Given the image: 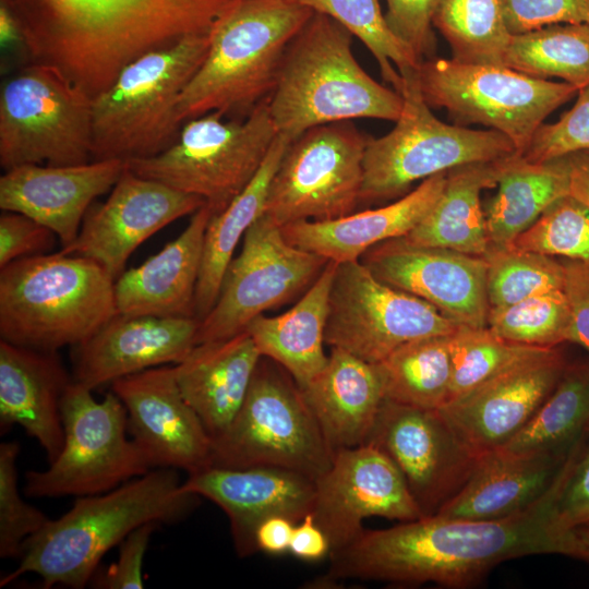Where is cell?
<instances>
[{"mask_svg":"<svg viewBox=\"0 0 589 589\" xmlns=\"http://www.w3.org/2000/svg\"><path fill=\"white\" fill-rule=\"evenodd\" d=\"M551 489L528 510L502 519L423 516L397 526L365 530L329 554L327 579L383 581L397 587L434 582L464 589L508 560L558 554L589 562L576 533L563 534L550 521Z\"/></svg>","mask_w":589,"mask_h":589,"instance_id":"cell-1","label":"cell"},{"mask_svg":"<svg viewBox=\"0 0 589 589\" xmlns=\"http://www.w3.org/2000/svg\"><path fill=\"white\" fill-rule=\"evenodd\" d=\"M236 0H11L31 63L92 97L142 55L208 34Z\"/></svg>","mask_w":589,"mask_h":589,"instance_id":"cell-2","label":"cell"},{"mask_svg":"<svg viewBox=\"0 0 589 589\" xmlns=\"http://www.w3.org/2000/svg\"><path fill=\"white\" fill-rule=\"evenodd\" d=\"M182 483L177 469L155 468L108 492L76 497L65 514L24 542L17 568L0 586L34 573L46 589L86 587L104 555L133 530L178 522L197 506L200 496Z\"/></svg>","mask_w":589,"mask_h":589,"instance_id":"cell-3","label":"cell"},{"mask_svg":"<svg viewBox=\"0 0 589 589\" xmlns=\"http://www.w3.org/2000/svg\"><path fill=\"white\" fill-rule=\"evenodd\" d=\"M353 35L314 12L290 43L268 108L290 142L311 128L360 118L396 121L404 98L372 79L352 53Z\"/></svg>","mask_w":589,"mask_h":589,"instance_id":"cell-4","label":"cell"},{"mask_svg":"<svg viewBox=\"0 0 589 589\" xmlns=\"http://www.w3.org/2000/svg\"><path fill=\"white\" fill-rule=\"evenodd\" d=\"M313 13L292 0H236L213 25L205 59L179 96L180 122L212 111L247 116L267 99Z\"/></svg>","mask_w":589,"mask_h":589,"instance_id":"cell-5","label":"cell"},{"mask_svg":"<svg viewBox=\"0 0 589 589\" xmlns=\"http://www.w3.org/2000/svg\"><path fill=\"white\" fill-rule=\"evenodd\" d=\"M115 281L61 251L15 260L0 268V337L41 351L77 346L118 314Z\"/></svg>","mask_w":589,"mask_h":589,"instance_id":"cell-6","label":"cell"},{"mask_svg":"<svg viewBox=\"0 0 589 589\" xmlns=\"http://www.w3.org/2000/svg\"><path fill=\"white\" fill-rule=\"evenodd\" d=\"M209 33L187 36L127 64L92 100V160L156 156L177 140L180 94L205 59Z\"/></svg>","mask_w":589,"mask_h":589,"instance_id":"cell-7","label":"cell"},{"mask_svg":"<svg viewBox=\"0 0 589 589\" xmlns=\"http://www.w3.org/2000/svg\"><path fill=\"white\" fill-rule=\"evenodd\" d=\"M334 452L293 377L262 357L227 430L213 440L211 466L277 467L320 478Z\"/></svg>","mask_w":589,"mask_h":589,"instance_id":"cell-8","label":"cell"},{"mask_svg":"<svg viewBox=\"0 0 589 589\" xmlns=\"http://www.w3.org/2000/svg\"><path fill=\"white\" fill-rule=\"evenodd\" d=\"M267 99L242 120H224L219 111L187 120L167 149L127 165L141 177L202 197L217 215L254 178L278 135Z\"/></svg>","mask_w":589,"mask_h":589,"instance_id":"cell-9","label":"cell"},{"mask_svg":"<svg viewBox=\"0 0 589 589\" xmlns=\"http://www.w3.org/2000/svg\"><path fill=\"white\" fill-rule=\"evenodd\" d=\"M402 79L404 106L394 129L366 143L360 204L401 197L413 182L459 166L520 154L498 131L438 120L420 93L417 73Z\"/></svg>","mask_w":589,"mask_h":589,"instance_id":"cell-10","label":"cell"},{"mask_svg":"<svg viewBox=\"0 0 589 589\" xmlns=\"http://www.w3.org/2000/svg\"><path fill=\"white\" fill-rule=\"evenodd\" d=\"M62 420V449L47 469L26 472L27 496L100 494L153 469L128 436L127 411L112 390L98 401L92 389L73 380L63 397Z\"/></svg>","mask_w":589,"mask_h":589,"instance_id":"cell-11","label":"cell"},{"mask_svg":"<svg viewBox=\"0 0 589 589\" xmlns=\"http://www.w3.org/2000/svg\"><path fill=\"white\" fill-rule=\"evenodd\" d=\"M93 97L57 69L31 63L0 89V165L69 166L92 160Z\"/></svg>","mask_w":589,"mask_h":589,"instance_id":"cell-12","label":"cell"},{"mask_svg":"<svg viewBox=\"0 0 589 589\" xmlns=\"http://www.w3.org/2000/svg\"><path fill=\"white\" fill-rule=\"evenodd\" d=\"M430 107L444 108L458 125L479 123L506 135L522 154L537 129L578 88L532 77L507 67L430 58L417 71Z\"/></svg>","mask_w":589,"mask_h":589,"instance_id":"cell-13","label":"cell"},{"mask_svg":"<svg viewBox=\"0 0 589 589\" xmlns=\"http://www.w3.org/2000/svg\"><path fill=\"white\" fill-rule=\"evenodd\" d=\"M369 137L351 121L302 133L289 144L273 176L263 215L281 227L354 213L360 205Z\"/></svg>","mask_w":589,"mask_h":589,"instance_id":"cell-14","label":"cell"},{"mask_svg":"<svg viewBox=\"0 0 589 589\" xmlns=\"http://www.w3.org/2000/svg\"><path fill=\"white\" fill-rule=\"evenodd\" d=\"M459 326L426 301L384 284L359 260L337 264L325 327L330 348L380 363L407 342L450 335Z\"/></svg>","mask_w":589,"mask_h":589,"instance_id":"cell-15","label":"cell"},{"mask_svg":"<svg viewBox=\"0 0 589 589\" xmlns=\"http://www.w3.org/2000/svg\"><path fill=\"white\" fill-rule=\"evenodd\" d=\"M328 262L290 244L280 226L262 214L230 261L214 308L200 321L196 345L244 332L257 315L304 292Z\"/></svg>","mask_w":589,"mask_h":589,"instance_id":"cell-16","label":"cell"},{"mask_svg":"<svg viewBox=\"0 0 589 589\" xmlns=\"http://www.w3.org/2000/svg\"><path fill=\"white\" fill-rule=\"evenodd\" d=\"M364 444L393 460L423 516L435 515L462 488L479 457L438 410L386 398Z\"/></svg>","mask_w":589,"mask_h":589,"instance_id":"cell-17","label":"cell"},{"mask_svg":"<svg viewBox=\"0 0 589 589\" xmlns=\"http://www.w3.org/2000/svg\"><path fill=\"white\" fill-rule=\"evenodd\" d=\"M312 515L329 540V554L350 544L365 518L423 517L397 466L371 444L334 453L330 467L315 480Z\"/></svg>","mask_w":589,"mask_h":589,"instance_id":"cell-18","label":"cell"},{"mask_svg":"<svg viewBox=\"0 0 589 589\" xmlns=\"http://www.w3.org/2000/svg\"><path fill=\"white\" fill-rule=\"evenodd\" d=\"M205 203L200 196L141 177L127 165L108 199L89 207L77 237L61 252L94 260L116 280L144 241Z\"/></svg>","mask_w":589,"mask_h":589,"instance_id":"cell-19","label":"cell"},{"mask_svg":"<svg viewBox=\"0 0 589 589\" xmlns=\"http://www.w3.org/2000/svg\"><path fill=\"white\" fill-rule=\"evenodd\" d=\"M359 261L384 284L426 301L456 324L486 327L484 256L416 245L400 237L372 247Z\"/></svg>","mask_w":589,"mask_h":589,"instance_id":"cell-20","label":"cell"},{"mask_svg":"<svg viewBox=\"0 0 589 589\" xmlns=\"http://www.w3.org/2000/svg\"><path fill=\"white\" fill-rule=\"evenodd\" d=\"M127 411L128 432L152 468L189 474L211 466L213 440L183 397L173 365H160L111 383Z\"/></svg>","mask_w":589,"mask_h":589,"instance_id":"cell-21","label":"cell"},{"mask_svg":"<svg viewBox=\"0 0 589 589\" xmlns=\"http://www.w3.org/2000/svg\"><path fill=\"white\" fill-rule=\"evenodd\" d=\"M567 366L555 347L446 402L438 411L480 455L505 445L529 422Z\"/></svg>","mask_w":589,"mask_h":589,"instance_id":"cell-22","label":"cell"},{"mask_svg":"<svg viewBox=\"0 0 589 589\" xmlns=\"http://www.w3.org/2000/svg\"><path fill=\"white\" fill-rule=\"evenodd\" d=\"M185 491L205 497L227 515L239 557L257 552L255 531L272 516H286L298 524L312 513L315 480L284 468H220L209 466L189 474Z\"/></svg>","mask_w":589,"mask_h":589,"instance_id":"cell-23","label":"cell"},{"mask_svg":"<svg viewBox=\"0 0 589 589\" xmlns=\"http://www.w3.org/2000/svg\"><path fill=\"white\" fill-rule=\"evenodd\" d=\"M196 317L117 314L74 346L73 380L89 389L147 369L177 364L196 345Z\"/></svg>","mask_w":589,"mask_h":589,"instance_id":"cell-24","label":"cell"},{"mask_svg":"<svg viewBox=\"0 0 589 589\" xmlns=\"http://www.w3.org/2000/svg\"><path fill=\"white\" fill-rule=\"evenodd\" d=\"M127 167L121 159L80 165H22L0 178V208L50 228L62 248L79 235L93 201L111 191Z\"/></svg>","mask_w":589,"mask_h":589,"instance_id":"cell-25","label":"cell"},{"mask_svg":"<svg viewBox=\"0 0 589 589\" xmlns=\"http://www.w3.org/2000/svg\"><path fill=\"white\" fill-rule=\"evenodd\" d=\"M73 382L58 351L0 339V430L20 425L55 460L62 449V401Z\"/></svg>","mask_w":589,"mask_h":589,"instance_id":"cell-26","label":"cell"},{"mask_svg":"<svg viewBox=\"0 0 589 589\" xmlns=\"http://www.w3.org/2000/svg\"><path fill=\"white\" fill-rule=\"evenodd\" d=\"M572 450L518 453L497 447L481 453L466 483L435 515L493 520L521 514L552 488Z\"/></svg>","mask_w":589,"mask_h":589,"instance_id":"cell-27","label":"cell"},{"mask_svg":"<svg viewBox=\"0 0 589 589\" xmlns=\"http://www.w3.org/2000/svg\"><path fill=\"white\" fill-rule=\"evenodd\" d=\"M213 213L205 203L178 238L115 281L119 314L195 317V291L204 239Z\"/></svg>","mask_w":589,"mask_h":589,"instance_id":"cell-28","label":"cell"},{"mask_svg":"<svg viewBox=\"0 0 589 589\" xmlns=\"http://www.w3.org/2000/svg\"><path fill=\"white\" fill-rule=\"evenodd\" d=\"M447 172L423 180L414 190L378 208L330 220H301L281 226L292 245L336 263L358 261L369 249L407 236L433 208Z\"/></svg>","mask_w":589,"mask_h":589,"instance_id":"cell-29","label":"cell"},{"mask_svg":"<svg viewBox=\"0 0 589 589\" xmlns=\"http://www.w3.org/2000/svg\"><path fill=\"white\" fill-rule=\"evenodd\" d=\"M301 390L334 453L366 442L385 400L378 363L336 347L330 348L325 368Z\"/></svg>","mask_w":589,"mask_h":589,"instance_id":"cell-30","label":"cell"},{"mask_svg":"<svg viewBox=\"0 0 589 589\" xmlns=\"http://www.w3.org/2000/svg\"><path fill=\"white\" fill-rule=\"evenodd\" d=\"M262 356L244 330L223 340L194 346L173 364L178 386L212 440L238 413Z\"/></svg>","mask_w":589,"mask_h":589,"instance_id":"cell-31","label":"cell"},{"mask_svg":"<svg viewBox=\"0 0 589 589\" xmlns=\"http://www.w3.org/2000/svg\"><path fill=\"white\" fill-rule=\"evenodd\" d=\"M336 262L329 261L288 311L260 314L245 327L262 357L281 365L302 388L326 365L325 327Z\"/></svg>","mask_w":589,"mask_h":589,"instance_id":"cell-32","label":"cell"},{"mask_svg":"<svg viewBox=\"0 0 589 589\" xmlns=\"http://www.w3.org/2000/svg\"><path fill=\"white\" fill-rule=\"evenodd\" d=\"M516 155L520 154L447 171L444 190L433 208L402 238L416 245L485 256L490 244L480 194L497 184Z\"/></svg>","mask_w":589,"mask_h":589,"instance_id":"cell-33","label":"cell"},{"mask_svg":"<svg viewBox=\"0 0 589 589\" xmlns=\"http://www.w3.org/2000/svg\"><path fill=\"white\" fill-rule=\"evenodd\" d=\"M569 155L544 163L516 155L484 209L490 248H507L555 201L569 194Z\"/></svg>","mask_w":589,"mask_h":589,"instance_id":"cell-34","label":"cell"},{"mask_svg":"<svg viewBox=\"0 0 589 589\" xmlns=\"http://www.w3.org/2000/svg\"><path fill=\"white\" fill-rule=\"evenodd\" d=\"M291 142L275 139L263 165L250 183L206 228L202 265L195 291V317L202 321L214 308L233 252L251 225L263 214L268 188Z\"/></svg>","mask_w":589,"mask_h":589,"instance_id":"cell-35","label":"cell"},{"mask_svg":"<svg viewBox=\"0 0 589 589\" xmlns=\"http://www.w3.org/2000/svg\"><path fill=\"white\" fill-rule=\"evenodd\" d=\"M589 423V363L568 364L556 387L529 422L502 448L570 452Z\"/></svg>","mask_w":589,"mask_h":589,"instance_id":"cell-36","label":"cell"},{"mask_svg":"<svg viewBox=\"0 0 589 589\" xmlns=\"http://www.w3.org/2000/svg\"><path fill=\"white\" fill-rule=\"evenodd\" d=\"M450 335L407 342L380 362L385 398L419 408H442L450 394Z\"/></svg>","mask_w":589,"mask_h":589,"instance_id":"cell-37","label":"cell"},{"mask_svg":"<svg viewBox=\"0 0 589 589\" xmlns=\"http://www.w3.org/2000/svg\"><path fill=\"white\" fill-rule=\"evenodd\" d=\"M504 65L537 79L589 85V24L560 23L512 36Z\"/></svg>","mask_w":589,"mask_h":589,"instance_id":"cell-38","label":"cell"},{"mask_svg":"<svg viewBox=\"0 0 589 589\" xmlns=\"http://www.w3.org/2000/svg\"><path fill=\"white\" fill-rule=\"evenodd\" d=\"M505 13V0H442L432 24L449 44L452 59L505 67L513 36Z\"/></svg>","mask_w":589,"mask_h":589,"instance_id":"cell-39","label":"cell"},{"mask_svg":"<svg viewBox=\"0 0 589 589\" xmlns=\"http://www.w3.org/2000/svg\"><path fill=\"white\" fill-rule=\"evenodd\" d=\"M325 14L360 39L377 61L383 80L401 95L405 76L422 62L389 28L378 0H292Z\"/></svg>","mask_w":589,"mask_h":589,"instance_id":"cell-40","label":"cell"},{"mask_svg":"<svg viewBox=\"0 0 589 589\" xmlns=\"http://www.w3.org/2000/svg\"><path fill=\"white\" fill-rule=\"evenodd\" d=\"M452 383L448 401L553 348L505 340L488 327L459 326L449 336ZM447 401V402H448Z\"/></svg>","mask_w":589,"mask_h":589,"instance_id":"cell-41","label":"cell"},{"mask_svg":"<svg viewBox=\"0 0 589 589\" xmlns=\"http://www.w3.org/2000/svg\"><path fill=\"white\" fill-rule=\"evenodd\" d=\"M484 257L490 306L509 305L564 288L562 261L553 256L513 248H490Z\"/></svg>","mask_w":589,"mask_h":589,"instance_id":"cell-42","label":"cell"},{"mask_svg":"<svg viewBox=\"0 0 589 589\" xmlns=\"http://www.w3.org/2000/svg\"><path fill=\"white\" fill-rule=\"evenodd\" d=\"M570 312L563 290L533 296L504 306H490L486 327L517 344L553 348L567 341Z\"/></svg>","mask_w":589,"mask_h":589,"instance_id":"cell-43","label":"cell"},{"mask_svg":"<svg viewBox=\"0 0 589 589\" xmlns=\"http://www.w3.org/2000/svg\"><path fill=\"white\" fill-rule=\"evenodd\" d=\"M507 248L589 263V207L563 196Z\"/></svg>","mask_w":589,"mask_h":589,"instance_id":"cell-44","label":"cell"},{"mask_svg":"<svg viewBox=\"0 0 589 589\" xmlns=\"http://www.w3.org/2000/svg\"><path fill=\"white\" fill-rule=\"evenodd\" d=\"M17 442L0 444V557L21 556L24 542L38 532L50 518L26 503L17 488Z\"/></svg>","mask_w":589,"mask_h":589,"instance_id":"cell-45","label":"cell"},{"mask_svg":"<svg viewBox=\"0 0 589 589\" xmlns=\"http://www.w3.org/2000/svg\"><path fill=\"white\" fill-rule=\"evenodd\" d=\"M550 521L563 534L589 522V433L572 450L551 489Z\"/></svg>","mask_w":589,"mask_h":589,"instance_id":"cell-46","label":"cell"},{"mask_svg":"<svg viewBox=\"0 0 589 589\" xmlns=\"http://www.w3.org/2000/svg\"><path fill=\"white\" fill-rule=\"evenodd\" d=\"M578 152H589V85L578 89L574 106L558 121L537 129L521 157L544 163Z\"/></svg>","mask_w":589,"mask_h":589,"instance_id":"cell-47","label":"cell"},{"mask_svg":"<svg viewBox=\"0 0 589 589\" xmlns=\"http://www.w3.org/2000/svg\"><path fill=\"white\" fill-rule=\"evenodd\" d=\"M442 0H386L385 20L390 31L423 61L433 58V16Z\"/></svg>","mask_w":589,"mask_h":589,"instance_id":"cell-48","label":"cell"},{"mask_svg":"<svg viewBox=\"0 0 589 589\" xmlns=\"http://www.w3.org/2000/svg\"><path fill=\"white\" fill-rule=\"evenodd\" d=\"M509 32L522 34L552 24L588 20L587 0H505Z\"/></svg>","mask_w":589,"mask_h":589,"instance_id":"cell-49","label":"cell"},{"mask_svg":"<svg viewBox=\"0 0 589 589\" xmlns=\"http://www.w3.org/2000/svg\"><path fill=\"white\" fill-rule=\"evenodd\" d=\"M58 236L37 220L15 212L0 216V268L28 256L50 252Z\"/></svg>","mask_w":589,"mask_h":589,"instance_id":"cell-50","label":"cell"},{"mask_svg":"<svg viewBox=\"0 0 589 589\" xmlns=\"http://www.w3.org/2000/svg\"><path fill=\"white\" fill-rule=\"evenodd\" d=\"M158 524L147 522L133 530L120 544L117 562L101 574L96 572L91 586L100 589H142L144 556Z\"/></svg>","mask_w":589,"mask_h":589,"instance_id":"cell-51","label":"cell"},{"mask_svg":"<svg viewBox=\"0 0 589 589\" xmlns=\"http://www.w3.org/2000/svg\"><path fill=\"white\" fill-rule=\"evenodd\" d=\"M564 288L570 325L567 341L577 344L589 353V263L564 260Z\"/></svg>","mask_w":589,"mask_h":589,"instance_id":"cell-52","label":"cell"},{"mask_svg":"<svg viewBox=\"0 0 589 589\" xmlns=\"http://www.w3.org/2000/svg\"><path fill=\"white\" fill-rule=\"evenodd\" d=\"M289 552L294 557L306 562H316L329 556V540L316 524L312 513L296 524Z\"/></svg>","mask_w":589,"mask_h":589,"instance_id":"cell-53","label":"cell"},{"mask_svg":"<svg viewBox=\"0 0 589 589\" xmlns=\"http://www.w3.org/2000/svg\"><path fill=\"white\" fill-rule=\"evenodd\" d=\"M296 522L286 516H272L263 520L255 531L257 552L278 555L289 552Z\"/></svg>","mask_w":589,"mask_h":589,"instance_id":"cell-54","label":"cell"},{"mask_svg":"<svg viewBox=\"0 0 589 589\" xmlns=\"http://www.w3.org/2000/svg\"><path fill=\"white\" fill-rule=\"evenodd\" d=\"M0 44L4 51L23 48L27 55L25 39L11 0H0Z\"/></svg>","mask_w":589,"mask_h":589,"instance_id":"cell-55","label":"cell"},{"mask_svg":"<svg viewBox=\"0 0 589 589\" xmlns=\"http://www.w3.org/2000/svg\"><path fill=\"white\" fill-rule=\"evenodd\" d=\"M569 194L589 207V155L578 152L569 155Z\"/></svg>","mask_w":589,"mask_h":589,"instance_id":"cell-56","label":"cell"},{"mask_svg":"<svg viewBox=\"0 0 589 589\" xmlns=\"http://www.w3.org/2000/svg\"><path fill=\"white\" fill-rule=\"evenodd\" d=\"M574 531L578 539L589 549V522L576 528Z\"/></svg>","mask_w":589,"mask_h":589,"instance_id":"cell-57","label":"cell"},{"mask_svg":"<svg viewBox=\"0 0 589 589\" xmlns=\"http://www.w3.org/2000/svg\"><path fill=\"white\" fill-rule=\"evenodd\" d=\"M587 7H588V20H587V23L589 24V0H587Z\"/></svg>","mask_w":589,"mask_h":589,"instance_id":"cell-58","label":"cell"},{"mask_svg":"<svg viewBox=\"0 0 589 589\" xmlns=\"http://www.w3.org/2000/svg\"><path fill=\"white\" fill-rule=\"evenodd\" d=\"M586 432L589 433V423H588V425L586 428Z\"/></svg>","mask_w":589,"mask_h":589,"instance_id":"cell-59","label":"cell"},{"mask_svg":"<svg viewBox=\"0 0 589 589\" xmlns=\"http://www.w3.org/2000/svg\"><path fill=\"white\" fill-rule=\"evenodd\" d=\"M587 153H588V155H589V152H587Z\"/></svg>","mask_w":589,"mask_h":589,"instance_id":"cell-60","label":"cell"}]
</instances>
